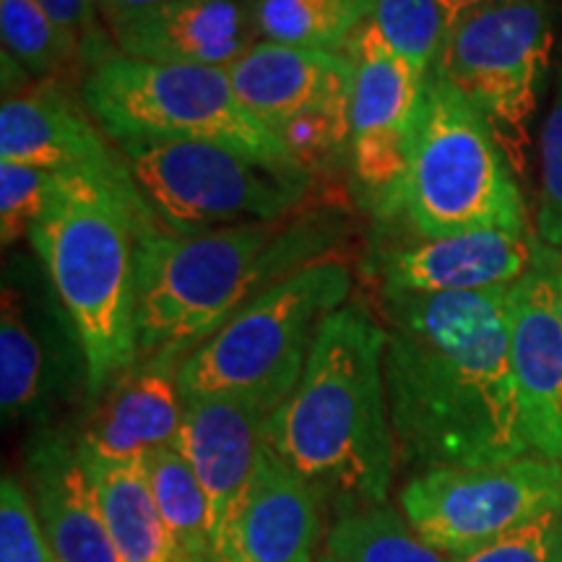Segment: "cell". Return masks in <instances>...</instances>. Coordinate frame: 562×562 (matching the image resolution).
I'll use <instances>...</instances> for the list:
<instances>
[{
	"label": "cell",
	"instance_id": "obj_1",
	"mask_svg": "<svg viewBox=\"0 0 562 562\" xmlns=\"http://www.w3.org/2000/svg\"><path fill=\"white\" fill-rule=\"evenodd\" d=\"M508 290L378 292L385 391L404 467H497L533 456L510 362Z\"/></svg>",
	"mask_w": 562,
	"mask_h": 562
},
{
	"label": "cell",
	"instance_id": "obj_2",
	"mask_svg": "<svg viewBox=\"0 0 562 562\" xmlns=\"http://www.w3.org/2000/svg\"><path fill=\"white\" fill-rule=\"evenodd\" d=\"M383 355L378 313L347 302L323 321L297 389L266 425L271 451L336 518L389 501L398 453Z\"/></svg>",
	"mask_w": 562,
	"mask_h": 562
},
{
	"label": "cell",
	"instance_id": "obj_3",
	"mask_svg": "<svg viewBox=\"0 0 562 562\" xmlns=\"http://www.w3.org/2000/svg\"><path fill=\"white\" fill-rule=\"evenodd\" d=\"M347 216L300 209L279 222L175 235L154 227L138 243V360L211 339L258 294L321 261H339Z\"/></svg>",
	"mask_w": 562,
	"mask_h": 562
},
{
	"label": "cell",
	"instance_id": "obj_4",
	"mask_svg": "<svg viewBox=\"0 0 562 562\" xmlns=\"http://www.w3.org/2000/svg\"><path fill=\"white\" fill-rule=\"evenodd\" d=\"M154 227L161 224L125 165L60 172L32 229L34 256L87 355L89 404L138 362V243Z\"/></svg>",
	"mask_w": 562,
	"mask_h": 562
},
{
	"label": "cell",
	"instance_id": "obj_5",
	"mask_svg": "<svg viewBox=\"0 0 562 562\" xmlns=\"http://www.w3.org/2000/svg\"><path fill=\"white\" fill-rule=\"evenodd\" d=\"M375 224V240H440L482 229H529L521 180L495 131L438 70L425 81L409 167Z\"/></svg>",
	"mask_w": 562,
	"mask_h": 562
},
{
	"label": "cell",
	"instance_id": "obj_6",
	"mask_svg": "<svg viewBox=\"0 0 562 562\" xmlns=\"http://www.w3.org/2000/svg\"><path fill=\"white\" fill-rule=\"evenodd\" d=\"M344 261L294 271L250 300L180 364V396H235L273 414L297 389L323 321L347 305Z\"/></svg>",
	"mask_w": 562,
	"mask_h": 562
},
{
	"label": "cell",
	"instance_id": "obj_7",
	"mask_svg": "<svg viewBox=\"0 0 562 562\" xmlns=\"http://www.w3.org/2000/svg\"><path fill=\"white\" fill-rule=\"evenodd\" d=\"M81 97L112 140H209L277 167H305L245 108L224 68L167 66L115 53L94 66Z\"/></svg>",
	"mask_w": 562,
	"mask_h": 562
},
{
	"label": "cell",
	"instance_id": "obj_8",
	"mask_svg": "<svg viewBox=\"0 0 562 562\" xmlns=\"http://www.w3.org/2000/svg\"><path fill=\"white\" fill-rule=\"evenodd\" d=\"M151 214L175 235L279 222L307 206L315 178L300 167L209 140H115Z\"/></svg>",
	"mask_w": 562,
	"mask_h": 562
},
{
	"label": "cell",
	"instance_id": "obj_9",
	"mask_svg": "<svg viewBox=\"0 0 562 562\" xmlns=\"http://www.w3.org/2000/svg\"><path fill=\"white\" fill-rule=\"evenodd\" d=\"M558 0H492L448 32L435 70L474 102L508 154L529 172L531 123L558 45Z\"/></svg>",
	"mask_w": 562,
	"mask_h": 562
},
{
	"label": "cell",
	"instance_id": "obj_10",
	"mask_svg": "<svg viewBox=\"0 0 562 562\" xmlns=\"http://www.w3.org/2000/svg\"><path fill=\"white\" fill-rule=\"evenodd\" d=\"M398 508L427 544L467 554L562 510V463L524 456L497 467H442L404 484Z\"/></svg>",
	"mask_w": 562,
	"mask_h": 562
},
{
	"label": "cell",
	"instance_id": "obj_11",
	"mask_svg": "<svg viewBox=\"0 0 562 562\" xmlns=\"http://www.w3.org/2000/svg\"><path fill=\"white\" fill-rule=\"evenodd\" d=\"M0 300V412L3 425L45 419L74 378L89 383L79 331L37 256L13 250Z\"/></svg>",
	"mask_w": 562,
	"mask_h": 562
},
{
	"label": "cell",
	"instance_id": "obj_12",
	"mask_svg": "<svg viewBox=\"0 0 562 562\" xmlns=\"http://www.w3.org/2000/svg\"><path fill=\"white\" fill-rule=\"evenodd\" d=\"M344 55L355 63L347 157L351 191L375 220L409 167L427 79L396 55L370 19L351 34Z\"/></svg>",
	"mask_w": 562,
	"mask_h": 562
},
{
	"label": "cell",
	"instance_id": "obj_13",
	"mask_svg": "<svg viewBox=\"0 0 562 562\" xmlns=\"http://www.w3.org/2000/svg\"><path fill=\"white\" fill-rule=\"evenodd\" d=\"M550 250L537 232L482 229L440 240L372 243L364 269L389 294H456L513 286Z\"/></svg>",
	"mask_w": 562,
	"mask_h": 562
},
{
	"label": "cell",
	"instance_id": "obj_14",
	"mask_svg": "<svg viewBox=\"0 0 562 562\" xmlns=\"http://www.w3.org/2000/svg\"><path fill=\"white\" fill-rule=\"evenodd\" d=\"M558 250L508 290L510 362L524 438L539 459L562 463V313Z\"/></svg>",
	"mask_w": 562,
	"mask_h": 562
},
{
	"label": "cell",
	"instance_id": "obj_15",
	"mask_svg": "<svg viewBox=\"0 0 562 562\" xmlns=\"http://www.w3.org/2000/svg\"><path fill=\"white\" fill-rule=\"evenodd\" d=\"M0 159L47 172L121 170L117 144L94 121L74 83L42 79L3 94L0 108Z\"/></svg>",
	"mask_w": 562,
	"mask_h": 562
},
{
	"label": "cell",
	"instance_id": "obj_16",
	"mask_svg": "<svg viewBox=\"0 0 562 562\" xmlns=\"http://www.w3.org/2000/svg\"><path fill=\"white\" fill-rule=\"evenodd\" d=\"M271 414L235 396H199L182 402L175 448L186 456L209 497L214 554L248 495L266 446Z\"/></svg>",
	"mask_w": 562,
	"mask_h": 562
},
{
	"label": "cell",
	"instance_id": "obj_17",
	"mask_svg": "<svg viewBox=\"0 0 562 562\" xmlns=\"http://www.w3.org/2000/svg\"><path fill=\"white\" fill-rule=\"evenodd\" d=\"M182 351L165 349L125 370L91 404L83 422L79 453L87 461H138L157 448L175 446L182 425Z\"/></svg>",
	"mask_w": 562,
	"mask_h": 562
},
{
	"label": "cell",
	"instance_id": "obj_18",
	"mask_svg": "<svg viewBox=\"0 0 562 562\" xmlns=\"http://www.w3.org/2000/svg\"><path fill=\"white\" fill-rule=\"evenodd\" d=\"M108 32L125 58L224 70L258 42L252 0H165L112 21Z\"/></svg>",
	"mask_w": 562,
	"mask_h": 562
},
{
	"label": "cell",
	"instance_id": "obj_19",
	"mask_svg": "<svg viewBox=\"0 0 562 562\" xmlns=\"http://www.w3.org/2000/svg\"><path fill=\"white\" fill-rule=\"evenodd\" d=\"M321 513L311 484L266 442L248 495L214 562H313Z\"/></svg>",
	"mask_w": 562,
	"mask_h": 562
},
{
	"label": "cell",
	"instance_id": "obj_20",
	"mask_svg": "<svg viewBox=\"0 0 562 562\" xmlns=\"http://www.w3.org/2000/svg\"><path fill=\"white\" fill-rule=\"evenodd\" d=\"M227 76L240 102L271 131L307 112L351 104L355 89L349 55L263 40L232 63Z\"/></svg>",
	"mask_w": 562,
	"mask_h": 562
},
{
	"label": "cell",
	"instance_id": "obj_21",
	"mask_svg": "<svg viewBox=\"0 0 562 562\" xmlns=\"http://www.w3.org/2000/svg\"><path fill=\"white\" fill-rule=\"evenodd\" d=\"M30 482L55 562H117L100 490L76 442L55 432L34 442Z\"/></svg>",
	"mask_w": 562,
	"mask_h": 562
},
{
	"label": "cell",
	"instance_id": "obj_22",
	"mask_svg": "<svg viewBox=\"0 0 562 562\" xmlns=\"http://www.w3.org/2000/svg\"><path fill=\"white\" fill-rule=\"evenodd\" d=\"M87 467L100 490L117 562H191L161 518L144 459L121 463L87 461Z\"/></svg>",
	"mask_w": 562,
	"mask_h": 562
},
{
	"label": "cell",
	"instance_id": "obj_23",
	"mask_svg": "<svg viewBox=\"0 0 562 562\" xmlns=\"http://www.w3.org/2000/svg\"><path fill=\"white\" fill-rule=\"evenodd\" d=\"M378 0H252L258 42L344 53Z\"/></svg>",
	"mask_w": 562,
	"mask_h": 562
},
{
	"label": "cell",
	"instance_id": "obj_24",
	"mask_svg": "<svg viewBox=\"0 0 562 562\" xmlns=\"http://www.w3.org/2000/svg\"><path fill=\"white\" fill-rule=\"evenodd\" d=\"M321 562H453V554L427 544L402 510L381 505L336 518Z\"/></svg>",
	"mask_w": 562,
	"mask_h": 562
},
{
	"label": "cell",
	"instance_id": "obj_25",
	"mask_svg": "<svg viewBox=\"0 0 562 562\" xmlns=\"http://www.w3.org/2000/svg\"><path fill=\"white\" fill-rule=\"evenodd\" d=\"M154 501L167 529L191 562H214L211 544V510L199 476L175 446L144 456Z\"/></svg>",
	"mask_w": 562,
	"mask_h": 562
},
{
	"label": "cell",
	"instance_id": "obj_26",
	"mask_svg": "<svg viewBox=\"0 0 562 562\" xmlns=\"http://www.w3.org/2000/svg\"><path fill=\"white\" fill-rule=\"evenodd\" d=\"M0 34L3 53H9L32 79L74 81L87 79L89 68L79 42L70 40L55 21L40 9L37 0H0Z\"/></svg>",
	"mask_w": 562,
	"mask_h": 562
},
{
	"label": "cell",
	"instance_id": "obj_27",
	"mask_svg": "<svg viewBox=\"0 0 562 562\" xmlns=\"http://www.w3.org/2000/svg\"><path fill=\"white\" fill-rule=\"evenodd\" d=\"M370 21L419 76L432 74L448 37L438 0H378Z\"/></svg>",
	"mask_w": 562,
	"mask_h": 562
},
{
	"label": "cell",
	"instance_id": "obj_28",
	"mask_svg": "<svg viewBox=\"0 0 562 562\" xmlns=\"http://www.w3.org/2000/svg\"><path fill=\"white\" fill-rule=\"evenodd\" d=\"M58 175L40 167L0 161V240L3 248H16L32 237L34 224L45 214Z\"/></svg>",
	"mask_w": 562,
	"mask_h": 562
},
{
	"label": "cell",
	"instance_id": "obj_29",
	"mask_svg": "<svg viewBox=\"0 0 562 562\" xmlns=\"http://www.w3.org/2000/svg\"><path fill=\"white\" fill-rule=\"evenodd\" d=\"M537 237L550 250H562V50L554 70V97L539 136Z\"/></svg>",
	"mask_w": 562,
	"mask_h": 562
},
{
	"label": "cell",
	"instance_id": "obj_30",
	"mask_svg": "<svg viewBox=\"0 0 562 562\" xmlns=\"http://www.w3.org/2000/svg\"><path fill=\"white\" fill-rule=\"evenodd\" d=\"M0 562H55L34 501L16 476L0 482Z\"/></svg>",
	"mask_w": 562,
	"mask_h": 562
},
{
	"label": "cell",
	"instance_id": "obj_31",
	"mask_svg": "<svg viewBox=\"0 0 562 562\" xmlns=\"http://www.w3.org/2000/svg\"><path fill=\"white\" fill-rule=\"evenodd\" d=\"M560 524L562 510L544 513V516L516 526L480 550L456 554L453 562H550L560 537Z\"/></svg>",
	"mask_w": 562,
	"mask_h": 562
},
{
	"label": "cell",
	"instance_id": "obj_32",
	"mask_svg": "<svg viewBox=\"0 0 562 562\" xmlns=\"http://www.w3.org/2000/svg\"><path fill=\"white\" fill-rule=\"evenodd\" d=\"M37 3L70 40L79 42L89 70L117 53L115 42L104 34L100 24V0H37Z\"/></svg>",
	"mask_w": 562,
	"mask_h": 562
},
{
	"label": "cell",
	"instance_id": "obj_33",
	"mask_svg": "<svg viewBox=\"0 0 562 562\" xmlns=\"http://www.w3.org/2000/svg\"><path fill=\"white\" fill-rule=\"evenodd\" d=\"M165 3V0H100V13L104 26H110L112 21L128 16V13H136L140 9H149V5Z\"/></svg>",
	"mask_w": 562,
	"mask_h": 562
},
{
	"label": "cell",
	"instance_id": "obj_34",
	"mask_svg": "<svg viewBox=\"0 0 562 562\" xmlns=\"http://www.w3.org/2000/svg\"><path fill=\"white\" fill-rule=\"evenodd\" d=\"M442 13H446V24H448V32L453 30L456 24H459L461 19H467L469 13L480 11L482 5L492 3V0H438Z\"/></svg>",
	"mask_w": 562,
	"mask_h": 562
},
{
	"label": "cell",
	"instance_id": "obj_35",
	"mask_svg": "<svg viewBox=\"0 0 562 562\" xmlns=\"http://www.w3.org/2000/svg\"><path fill=\"white\" fill-rule=\"evenodd\" d=\"M550 562H562V524H560V537H558V544H554V552H552Z\"/></svg>",
	"mask_w": 562,
	"mask_h": 562
},
{
	"label": "cell",
	"instance_id": "obj_36",
	"mask_svg": "<svg viewBox=\"0 0 562 562\" xmlns=\"http://www.w3.org/2000/svg\"><path fill=\"white\" fill-rule=\"evenodd\" d=\"M558 292H560V313H562V266L558 271Z\"/></svg>",
	"mask_w": 562,
	"mask_h": 562
}]
</instances>
